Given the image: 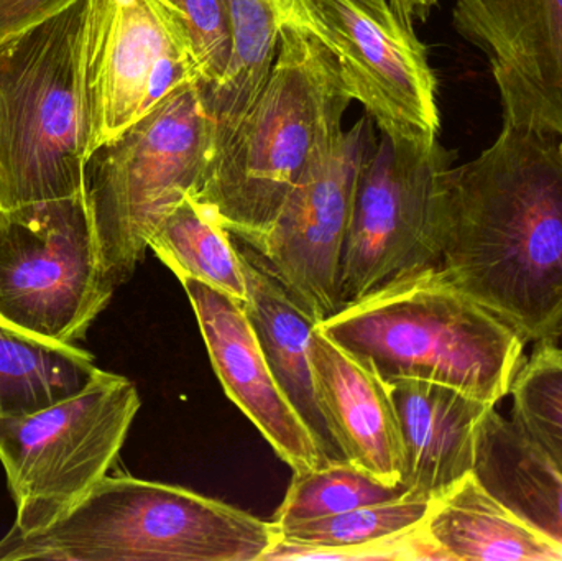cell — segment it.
Returning a JSON list of instances; mask_svg holds the SVG:
<instances>
[{
  "label": "cell",
  "mask_w": 562,
  "mask_h": 561,
  "mask_svg": "<svg viewBox=\"0 0 562 561\" xmlns=\"http://www.w3.org/2000/svg\"><path fill=\"white\" fill-rule=\"evenodd\" d=\"M438 269L527 345L562 323V135L504 114L494 144L445 171Z\"/></svg>",
  "instance_id": "6da1fadb"
},
{
  "label": "cell",
  "mask_w": 562,
  "mask_h": 561,
  "mask_svg": "<svg viewBox=\"0 0 562 561\" xmlns=\"http://www.w3.org/2000/svg\"><path fill=\"white\" fill-rule=\"evenodd\" d=\"M352 101L319 36L303 23H284L266 86L214 148L194 200L234 237L259 246L297 181L339 141Z\"/></svg>",
  "instance_id": "7a4b0ae2"
},
{
  "label": "cell",
  "mask_w": 562,
  "mask_h": 561,
  "mask_svg": "<svg viewBox=\"0 0 562 561\" xmlns=\"http://www.w3.org/2000/svg\"><path fill=\"white\" fill-rule=\"evenodd\" d=\"M319 329L386 384L438 382L495 407L510 395L527 359L518 333L438 266L340 306Z\"/></svg>",
  "instance_id": "3957f363"
},
{
  "label": "cell",
  "mask_w": 562,
  "mask_h": 561,
  "mask_svg": "<svg viewBox=\"0 0 562 561\" xmlns=\"http://www.w3.org/2000/svg\"><path fill=\"white\" fill-rule=\"evenodd\" d=\"M277 542L272 524L187 487L104 476L61 519L10 530L0 561H257Z\"/></svg>",
  "instance_id": "277c9868"
},
{
  "label": "cell",
  "mask_w": 562,
  "mask_h": 561,
  "mask_svg": "<svg viewBox=\"0 0 562 561\" xmlns=\"http://www.w3.org/2000/svg\"><path fill=\"white\" fill-rule=\"evenodd\" d=\"M89 0L0 45V210L85 191Z\"/></svg>",
  "instance_id": "5b68a950"
},
{
  "label": "cell",
  "mask_w": 562,
  "mask_h": 561,
  "mask_svg": "<svg viewBox=\"0 0 562 561\" xmlns=\"http://www.w3.org/2000/svg\"><path fill=\"white\" fill-rule=\"evenodd\" d=\"M213 148L200 86L188 85L89 157L85 193L114 292L134 276L165 214L196 193Z\"/></svg>",
  "instance_id": "8992f818"
},
{
  "label": "cell",
  "mask_w": 562,
  "mask_h": 561,
  "mask_svg": "<svg viewBox=\"0 0 562 561\" xmlns=\"http://www.w3.org/2000/svg\"><path fill=\"white\" fill-rule=\"evenodd\" d=\"M138 408L134 382L99 369L78 394L0 418V461L16 506L12 530L46 529L81 503L108 476Z\"/></svg>",
  "instance_id": "52a82bcc"
},
{
  "label": "cell",
  "mask_w": 562,
  "mask_h": 561,
  "mask_svg": "<svg viewBox=\"0 0 562 561\" xmlns=\"http://www.w3.org/2000/svg\"><path fill=\"white\" fill-rule=\"evenodd\" d=\"M112 295L85 191L2 210L0 319L75 345Z\"/></svg>",
  "instance_id": "ba28073f"
},
{
  "label": "cell",
  "mask_w": 562,
  "mask_h": 561,
  "mask_svg": "<svg viewBox=\"0 0 562 561\" xmlns=\"http://www.w3.org/2000/svg\"><path fill=\"white\" fill-rule=\"evenodd\" d=\"M451 167L439 141L418 145L379 134L357 180L337 283L340 306L438 266L439 188Z\"/></svg>",
  "instance_id": "9c48e42d"
},
{
  "label": "cell",
  "mask_w": 562,
  "mask_h": 561,
  "mask_svg": "<svg viewBox=\"0 0 562 561\" xmlns=\"http://www.w3.org/2000/svg\"><path fill=\"white\" fill-rule=\"evenodd\" d=\"M301 3L380 134L418 145L439 141L438 79L425 45L389 0Z\"/></svg>",
  "instance_id": "30bf717a"
},
{
  "label": "cell",
  "mask_w": 562,
  "mask_h": 561,
  "mask_svg": "<svg viewBox=\"0 0 562 561\" xmlns=\"http://www.w3.org/2000/svg\"><path fill=\"white\" fill-rule=\"evenodd\" d=\"M376 138L375 122L366 112L297 181L276 223L254 247L317 323L340 308L337 283L357 180Z\"/></svg>",
  "instance_id": "8fae6325"
},
{
  "label": "cell",
  "mask_w": 562,
  "mask_h": 561,
  "mask_svg": "<svg viewBox=\"0 0 562 561\" xmlns=\"http://www.w3.org/2000/svg\"><path fill=\"white\" fill-rule=\"evenodd\" d=\"M82 85L91 157L198 82L150 0H89Z\"/></svg>",
  "instance_id": "7c38bea8"
},
{
  "label": "cell",
  "mask_w": 562,
  "mask_h": 561,
  "mask_svg": "<svg viewBox=\"0 0 562 561\" xmlns=\"http://www.w3.org/2000/svg\"><path fill=\"white\" fill-rule=\"evenodd\" d=\"M452 25L487 58L504 114L562 135V0H454Z\"/></svg>",
  "instance_id": "4fadbf2b"
},
{
  "label": "cell",
  "mask_w": 562,
  "mask_h": 561,
  "mask_svg": "<svg viewBox=\"0 0 562 561\" xmlns=\"http://www.w3.org/2000/svg\"><path fill=\"white\" fill-rule=\"evenodd\" d=\"M180 282L227 397L294 471L333 461L281 391L244 303L200 280Z\"/></svg>",
  "instance_id": "5bb4252c"
},
{
  "label": "cell",
  "mask_w": 562,
  "mask_h": 561,
  "mask_svg": "<svg viewBox=\"0 0 562 561\" xmlns=\"http://www.w3.org/2000/svg\"><path fill=\"white\" fill-rule=\"evenodd\" d=\"M402 438V484L415 500H438L472 474L479 425L495 405L419 379L389 382Z\"/></svg>",
  "instance_id": "9a60e30c"
},
{
  "label": "cell",
  "mask_w": 562,
  "mask_h": 561,
  "mask_svg": "<svg viewBox=\"0 0 562 561\" xmlns=\"http://www.w3.org/2000/svg\"><path fill=\"white\" fill-rule=\"evenodd\" d=\"M311 366L317 402L344 460L389 484H402L403 451L389 384L314 329Z\"/></svg>",
  "instance_id": "2e32d148"
},
{
  "label": "cell",
  "mask_w": 562,
  "mask_h": 561,
  "mask_svg": "<svg viewBox=\"0 0 562 561\" xmlns=\"http://www.w3.org/2000/svg\"><path fill=\"white\" fill-rule=\"evenodd\" d=\"M236 239L247 282L244 303L250 325L281 391L313 431L330 460H344L330 437L317 402L311 366L314 322L288 292L269 263L249 244Z\"/></svg>",
  "instance_id": "e0dca14e"
},
{
  "label": "cell",
  "mask_w": 562,
  "mask_h": 561,
  "mask_svg": "<svg viewBox=\"0 0 562 561\" xmlns=\"http://www.w3.org/2000/svg\"><path fill=\"white\" fill-rule=\"evenodd\" d=\"M418 536L429 560L562 561V543L515 516L474 474L429 503Z\"/></svg>",
  "instance_id": "ac0fdd59"
},
{
  "label": "cell",
  "mask_w": 562,
  "mask_h": 561,
  "mask_svg": "<svg viewBox=\"0 0 562 561\" xmlns=\"http://www.w3.org/2000/svg\"><path fill=\"white\" fill-rule=\"evenodd\" d=\"M472 474L515 516L562 543V474L497 407L479 425Z\"/></svg>",
  "instance_id": "d6986e66"
},
{
  "label": "cell",
  "mask_w": 562,
  "mask_h": 561,
  "mask_svg": "<svg viewBox=\"0 0 562 561\" xmlns=\"http://www.w3.org/2000/svg\"><path fill=\"white\" fill-rule=\"evenodd\" d=\"M429 501L403 496L390 503L347 510L337 516L277 530L266 560L413 559L422 560L416 529Z\"/></svg>",
  "instance_id": "ffe728a7"
},
{
  "label": "cell",
  "mask_w": 562,
  "mask_h": 561,
  "mask_svg": "<svg viewBox=\"0 0 562 561\" xmlns=\"http://www.w3.org/2000/svg\"><path fill=\"white\" fill-rule=\"evenodd\" d=\"M234 33L229 75L207 108L214 148L226 141L266 86L284 23L310 26L301 0H224ZM213 148V152H214Z\"/></svg>",
  "instance_id": "44dd1931"
},
{
  "label": "cell",
  "mask_w": 562,
  "mask_h": 561,
  "mask_svg": "<svg viewBox=\"0 0 562 561\" xmlns=\"http://www.w3.org/2000/svg\"><path fill=\"white\" fill-rule=\"evenodd\" d=\"M98 371L85 349L38 338L0 319V418L71 397Z\"/></svg>",
  "instance_id": "7402d4cb"
},
{
  "label": "cell",
  "mask_w": 562,
  "mask_h": 561,
  "mask_svg": "<svg viewBox=\"0 0 562 561\" xmlns=\"http://www.w3.org/2000/svg\"><path fill=\"white\" fill-rule=\"evenodd\" d=\"M148 249L178 277L194 279L246 303L247 282L233 234L193 194L158 223Z\"/></svg>",
  "instance_id": "603a6c76"
},
{
  "label": "cell",
  "mask_w": 562,
  "mask_h": 561,
  "mask_svg": "<svg viewBox=\"0 0 562 561\" xmlns=\"http://www.w3.org/2000/svg\"><path fill=\"white\" fill-rule=\"evenodd\" d=\"M408 496L403 484H389L347 460L294 471L286 496L272 519L273 529L337 516Z\"/></svg>",
  "instance_id": "cb8c5ba5"
},
{
  "label": "cell",
  "mask_w": 562,
  "mask_h": 561,
  "mask_svg": "<svg viewBox=\"0 0 562 561\" xmlns=\"http://www.w3.org/2000/svg\"><path fill=\"white\" fill-rule=\"evenodd\" d=\"M178 52L193 72L204 104L223 88L234 55V33L224 0H150Z\"/></svg>",
  "instance_id": "d4e9b609"
},
{
  "label": "cell",
  "mask_w": 562,
  "mask_h": 561,
  "mask_svg": "<svg viewBox=\"0 0 562 561\" xmlns=\"http://www.w3.org/2000/svg\"><path fill=\"white\" fill-rule=\"evenodd\" d=\"M510 395L512 422L562 474V351L553 341L535 345Z\"/></svg>",
  "instance_id": "484cf974"
},
{
  "label": "cell",
  "mask_w": 562,
  "mask_h": 561,
  "mask_svg": "<svg viewBox=\"0 0 562 561\" xmlns=\"http://www.w3.org/2000/svg\"><path fill=\"white\" fill-rule=\"evenodd\" d=\"M78 0H0V45L46 22Z\"/></svg>",
  "instance_id": "4316f807"
},
{
  "label": "cell",
  "mask_w": 562,
  "mask_h": 561,
  "mask_svg": "<svg viewBox=\"0 0 562 561\" xmlns=\"http://www.w3.org/2000/svg\"><path fill=\"white\" fill-rule=\"evenodd\" d=\"M389 2L406 25L415 26L416 22H425L428 19L438 0H389Z\"/></svg>",
  "instance_id": "83f0119b"
},
{
  "label": "cell",
  "mask_w": 562,
  "mask_h": 561,
  "mask_svg": "<svg viewBox=\"0 0 562 561\" xmlns=\"http://www.w3.org/2000/svg\"><path fill=\"white\" fill-rule=\"evenodd\" d=\"M553 343L554 345L558 346V348L561 349L562 351V323H561V328H560V332H558V335H557V338L553 339Z\"/></svg>",
  "instance_id": "f1b7e54d"
},
{
  "label": "cell",
  "mask_w": 562,
  "mask_h": 561,
  "mask_svg": "<svg viewBox=\"0 0 562 561\" xmlns=\"http://www.w3.org/2000/svg\"><path fill=\"white\" fill-rule=\"evenodd\" d=\"M0 213H2V210H0Z\"/></svg>",
  "instance_id": "f546056e"
}]
</instances>
